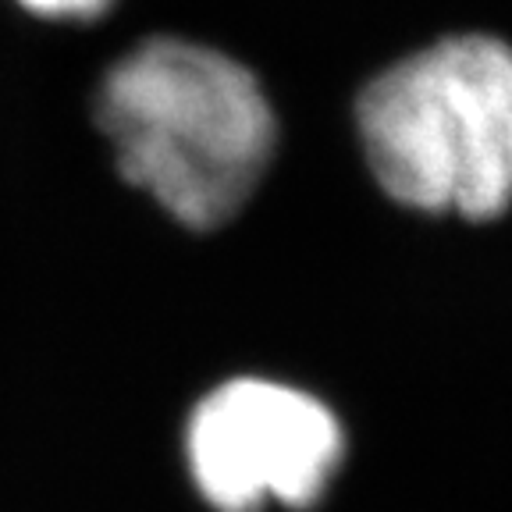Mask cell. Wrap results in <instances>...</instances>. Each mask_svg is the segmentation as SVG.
I'll list each match as a JSON object with an SVG mask.
<instances>
[{
	"mask_svg": "<svg viewBox=\"0 0 512 512\" xmlns=\"http://www.w3.org/2000/svg\"><path fill=\"white\" fill-rule=\"evenodd\" d=\"M356 132L395 203L502 217L512 207V43L452 32L399 57L360 89Z\"/></svg>",
	"mask_w": 512,
	"mask_h": 512,
	"instance_id": "obj_2",
	"label": "cell"
},
{
	"mask_svg": "<svg viewBox=\"0 0 512 512\" xmlns=\"http://www.w3.org/2000/svg\"><path fill=\"white\" fill-rule=\"evenodd\" d=\"M185 459L217 512L313 509L345 459V431L310 392L235 377L192 409Z\"/></svg>",
	"mask_w": 512,
	"mask_h": 512,
	"instance_id": "obj_3",
	"label": "cell"
},
{
	"mask_svg": "<svg viewBox=\"0 0 512 512\" xmlns=\"http://www.w3.org/2000/svg\"><path fill=\"white\" fill-rule=\"evenodd\" d=\"M93 114L121 175L200 232L246 207L278 150V118L253 68L185 36L125 50L96 86Z\"/></svg>",
	"mask_w": 512,
	"mask_h": 512,
	"instance_id": "obj_1",
	"label": "cell"
},
{
	"mask_svg": "<svg viewBox=\"0 0 512 512\" xmlns=\"http://www.w3.org/2000/svg\"><path fill=\"white\" fill-rule=\"evenodd\" d=\"M15 4L43 22H96L114 8V0H15Z\"/></svg>",
	"mask_w": 512,
	"mask_h": 512,
	"instance_id": "obj_4",
	"label": "cell"
}]
</instances>
